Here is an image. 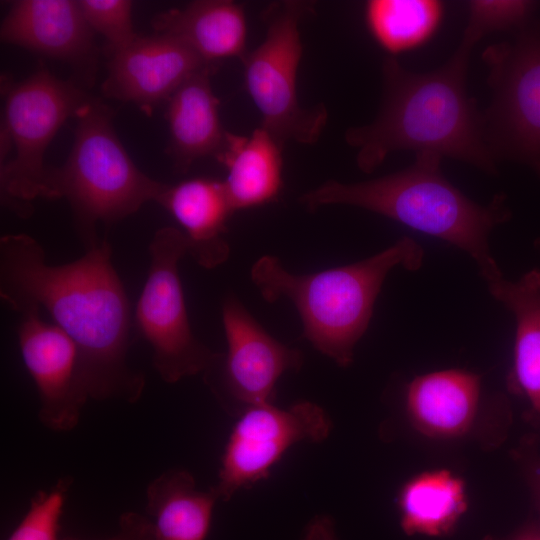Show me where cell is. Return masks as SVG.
I'll return each instance as SVG.
<instances>
[{
  "label": "cell",
  "instance_id": "6da1fadb",
  "mask_svg": "<svg viewBox=\"0 0 540 540\" xmlns=\"http://www.w3.org/2000/svg\"><path fill=\"white\" fill-rule=\"evenodd\" d=\"M102 239L77 260L51 265L24 233L0 238V298L18 314L45 309L79 350L90 399L138 401L142 373L127 360L132 315L125 288Z\"/></svg>",
  "mask_w": 540,
  "mask_h": 540
},
{
  "label": "cell",
  "instance_id": "7a4b0ae2",
  "mask_svg": "<svg viewBox=\"0 0 540 540\" xmlns=\"http://www.w3.org/2000/svg\"><path fill=\"white\" fill-rule=\"evenodd\" d=\"M472 48L461 41L447 62L423 73L406 69L396 58H385L379 113L371 123L350 127L344 135L356 150L360 170L371 173L391 153L405 150L452 158L485 173H497L482 111L467 92Z\"/></svg>",
  "mask_w": 540,
  "mask_h": 540
},
{
  "label": "cell",
  "instance_id": "3957f363",
  "mask_svg": "<svg viewBox=\"0 0 540 540\" xmlns=\"http://www.w3.org/2000/svg\"><path fill=\"white\" fill-rule=\"evenodd\" d=\"M441 162L434 154H416L403 170L356 183L329 180L299 200L311 211L348 205L388 217L458 247L475 261L487 283L495 281L503 276L489 238L511 218L506 196L496 194L487 205L474 202L444 177Z\"/></svg>",
  "mask_w": 540,
  "mask_h": 540
},
{
  "label": "cell",
  "instance_id": "277c9868",
  "mask_svg": "<svg viewBox=\"0 0 540 540\" xmlns=\"http://www.w3.org/2000/svg\"><path fill=\"white\" fill-rule=\"evenodd\" d=\"M423 256L415 240L403 237L359 262L299 275L287 271L277 257L264 255L253 264L251 279L265 301L290 300L300 315L302 336L337 365L348 367L387 274L396 266L417 270Z\"/></svg>",
  "mask_w": 540,
  "mask_h": 540
},
{
  "label": "cell",
  "instance_id": "5b68a950",
  "mask_svg": "<svg viewBox=\"0 0 540 540\" xmlns=\"http://www.w3.org/2000/svg\"><path fill=\"white\" fill-rule=\"evenodd\" d=\"M113 111L92 98L77 113L74 142L66 162L49 167L45 199L65 198L85 249L98 244V222L111 224L156 201L167 184L134 164L112 125Z\"/></svg>",
  "mask_w": 540,
  "mask_h": 540
},
{
  "label": "cell",
  "instance_id": "8992f818",
  "mask_svg": "<svg viewBox=\"0 0 540 540\" xmlns=\"http://www.w3.org/2000/svg\"><path fill=\"white\" fill-rule=\"evenodd\" d=\"M4 96L1 138L9 142L14 156L0 166L1 200L26 218L33 212V200L45 196L48 145L93 97L46 68L21 82L5 81Z\"/></svg>",
  "mask_w": 540,
  "mask_h": 540
},
{
  "label": "cell",
  "instance_id": "52a82bcc",
  "mask_svg": "<svg viewBox=\"0 0 540 540\" xmlns=\"http://www.w3.org/2000/svg\"><path fill=\"white\" fill-rule=\"evenodd\" d=\"M312 4L285 1L265 11L262 43L241 59L246 90L259 111L262 124L282 146L287 141L316 143L328 120L324 104L303 107L297 95V72L303 46L299 31Z\"/></svg>",
  "mask_w": 540,
  "mask_h": 540
},
{
  "label": "cell",
  "instance_id": "ba28073f",
  "mask_svg": "<svg viewBox=\"0 0 540 540\" xmlns=\"http://www.w3.org/2000/svg\"><path fill=\"white\" fill-rule=\"evenodd\" d=\"M482 60L492 95L482 111L488 146L497 161L524 164L540 178V18L487 46Z\"/></svg>",
  "mask_w": 540,
  "mask_h": 540
},
{
  "label": "cell",
  "instance_id": "9c48e42d",
  "mask_svg": "<svg viewBox=\"0 0 540 540\" xmlns=\"http://www.w3.org/2000/svg\"><path fill=\"white\" fill-rule=\"evenodd\" d=\"M150 265L137 301L134 322L152 349V362L161 379L174 384L204 374L219 353L194 335L179 276L178 264L187 254L182 230L158 229L148 246Z\"/></svg>",
  "mask_w": 540,
  "mask_h": 540
},
{
  "label": "cell",
  "instance_id": "30bf717a",
  "mask_svg": "<svg viewBox=\"0 0 540 540\" xmlns=\"http://www.w3.org/2000/svg\"><path fill=\"white\" fill-rule=\"evenodd\" d=\"M221 313L227 351L203 377L226 412L239 416L271 403L278 379L300 370L303 355L266 332L235 296L224 299Z\"/></svg>",
  "mask_w": 540,
  "mask_h": 540
},
{
  "label": "cell",
  "instance_id": "8fae6325",
  "mask_svg": "<svg viewBox=\"0 0 540 540\" xmlns=\"http://www.w3.org/2000/svg\"><path fill=\"white\" fill-rule=\"evenodd\" d=\"M331 421L319 405L303 401L288 408L272 403L250 407L238 416L221 458L217 483L219 500L268 478L272 467L294 444L318 443L330 434Z\"/></svg>",
  "mask_w": 540,
  "mask_h": 540
},
{
  "label": "cell",
  "instance_id": "7c38bea8",
  "mask_svg": "<svg viewBox=\"0 0 540 540\" xmlns=\"http://www.w3.org/2000/svg\"><path fill=\"white\" fill-rule=\"evenodd\" d=\"M18 344L40 399L38 418L48 429H74L90 399L78 347L58 326L44 321L40 308L19 313Z\"/></svg>",
  "mask_w": 540,
  "mask_h": 540
},
{
  "label": "cell",
  "instance_id": "4fadbf2b",
  "mask_svg": "<svg viewBox=\"0 0 540 540\" xmlns=\"http://www.w3.org/2000/svg\"><path fill=\"white\" fill-rule=\"evenodd\" d=\"M105 96L132 102L147 114L168 101L192 75L217 64L205 62L179 40L164 34L139 36L110 55Z\"/></svg>",
  "mask_w": 540,
  "mask_h": 540
},
{
  "label": "cell",
  "instance_id": "5bb4252c",
  "mask_svg": "<svg viewBox=\"0 0 540 540\" xmlns=\"http://www.w3.org/2000/svg\"><path fill=\"white\" fill-rule=\"evenodd\" d=\"M0 36L3 42L66 61L89 79L94 77V31L78 1H14L2 20Z\"/></svg>",
  "mask_w": 540,
  "mask_h": 540
},
{
  "label": "cell",
  "instance_id": "9a60e30c",
  "mask_svg": "<svg viewBox=\"0 0 540 540\" xmlns=\"http://www.w3.org/2000/svg\"><path fill=\"white\" fill-rule=\"evenodd\" d=\"M148 517L125 513L120 521L131 527L141 540H205L217 501L210 488H197L192 474L170 469L152 480L146 489Z\"/></svg>",
  "mask_w": 540,
  "mask_h": 540
},
{
  "label": "cell",
  "instance_id": "2e32d148",
  "mask_svg": "<svg viewBox=\"0 0 540 540\" xmlns=\"http://www.w3.org/2000/svg\"><path fill=\"white\" fill-rule=\"evenodd\" d=\"M481 393L478 374L448 369L415 377L407 386L405 409L420 434L438 440L469 432L476 419Z\"/></svg>",
  "mask_w": 540,
  "mask_h": 540
},
{
  "label": "cell",
  "instance_id": "e0dca14e",
  "mask_svg": "<svg viewBox=\"0 0 540 540\" xmlns=\"http://www.w3.org/2000/svg\"><path fill=\"white\" fill-rule=\"evenodd\" d=\"M157 202L184 229L187 254L199 266L213 269L227 261L226 222L234 210L223 182L193 178L167 184Z\"/></svg>",
  "mask_w": 540,
  "mask_h": 540
},
{
  "label": "cell",
  "instance_id": "ac0fdd59",
  "mask_svg": "<svg viewBox=\"0 0 540 540\" xmlns=\"http://www.w3.org/2000/svg\"><path fill=\"white\" fill-rule=\"evenodd\" d=\"M216 68L208 66L189 77L167 101L168 154L178 173H186L200 158L216 157L225 144L228 131L210 81Z\"/></svg>",
  "mask_w": 540,
  "mask_h": 540
},
{
  "label": "cell",
  "instance_id": "d6986e66",
  "mask_svg": "<svg viewBox=\"0 0 540 540\" xmlns=\"http://www.w3.org/2000/svg\"><path fill=\"white\" fill-rule=\"evenodd\" d=\"M156 33L171 36L208 63L246 52L247 20L244 8L231 0H197L154 17Z\"/></svg>",
  "mask_w": 540,
  "mask_h": 540
},
{
  "label": "cell",
  "instance_id": "ffe728a7",
  "mask_svg": "<svg viewBox=\"0 0 540 540\" xmlns=\"http://www.w3.org/2000/svg\"><path fill=\"white\" fill-rule=\"evenodd\" d=\"M282 147L261 126L248 136L227 133L215 158L227 171L223 183L234 211L277 199L282 189Z\"/></svg>",
  "mask_w": 540,
  "mask_h": 540
},
{
  "label": "cell",
  "instance_id": "44dd1931",
  "mask_svg": "<svg viewBox=\"0 0 540 540\" xmlns=\"http://www.w3.org/2000/svg\"><path fill=\"white\" fill-rule=\"evenodd\" d=\"M487 285L490 294L515 317L508 386L526 397L532 410L540 414V270H531L517 281L501 277Z\"/></svg>",
  "mask_w": 540,
  "mask_h": 540
},
{
  "label": "cell",
  "instance_id": "7402d4cb",
  "mask_svg": "<svg viewBox=\"0 0 540 540\" xmlns=\"http://www.w3.org/2000/svg\"><path fill=\"white\" fill-rule=\"evenodd\" d=\"M400 526L408 536H448L468 509L465 481L448 469L421 472L397 496Z\"/></svg>",
  "mask_w": 540,
  "mask_h": 540
},
{
  "label": "cell",
  "instance_id": "603a6c76",
  "mask_svg": "<svg viewBox=\"0 0 540 540\" xmlns=\"http://www.w3.org/2000/svg\"><path fill=\"white\" fill-rule=\"evenodd\" d=\"M445 7L438 0H370L364 20L374 41L390 57L427 44L439 30Z\"/></svg>",
  "mask_w": 540,
  "mask_h": 540
},
{
  "label": "cell",
  "instance_id": "cb8c5ba5",
  "mask_svg": "<svg viewBox=\"0 0 540 540\" xmlns=\"http://www.w3.org/2000/svg\"><path fill=\"white\" fill-rule=\"evenodd\" d=\"M537 3L528 0H472L462 40L474 45L495 32L518 31L534 18Z\"/></svg>",
  "mask_w": 540,
  "mask_h": 540
},
{
  "label": "cell",
  "instance_id": "d4e9b609",
  "mask_svg": "<svg viewBox=\"0 0 540 540\" xmlns=\"http://www.w3.org/2000/svg\"><path fill=\"white\" fill-rule=\"evenodd\" d=\"M71 485L70 478L60 479L47 491H39L8 540H58L60 519Z\"/></svg>",
  "mask_w": 540,
  "mask_h": 540
},
{
  "label": "cell",
  "instance_id": "484cf974",
  "mask_svg": "<svg viewBox=\"0 0 540 540\" xmlns=\"http://www.w3.org/2000/svg\"><path fill=\"white\" fill-rule=\"evenodd\" d=\"M78 4L93 31L106 39L107 55L123 49L138 37L133 28L131 1L79 0Z\"/></svg>",
  "mask_w": 540,
  "mask_h": 540
},
{
  "label": "cell",
  "instance_id": "4316f807",
  "mask_svg": "<svg viewBox=\"0 0 540 540\" xmlns=\"http://www.w3.org/2000/svg\"><path fill=\"white\" fill-rule=\"evenodd\" d=\"M301 540H338L333 519L326 514L316 515L304 527Z\"/></svg>",
  "mask_w": 540,
  "mask_h": 540
},
{
  "label": "cell",
  "instance_id": "83f0119b",
  "mask_svg": "<svg viewBox=\"0 0 540 540\" xmlns=\"http://www.w3.org/2000/svg\"><path fill=\"white\" fill-rule=\"evenodd\" d=\"M484 540H540V522L528 523L505 539L487 536Z\"/></svg>",
  "mask_w": 540,
  "mask_h": 540
},
{
  "label": "cell",
  "instance_id": "f1b7e54d",
  "mask_svg": "<svg viewBox=\"0 0 540 540\" xmlns=\"http://www.w3.org/2000/svg\"><path fill=\"white\" fill-rule=\"evenodd\" d=\"M529 482L534 494L536 507L540 513V461L535 462L530 467Z\"/></svg>",
  "mask_w": 540,
  "mask_h": 540
},
{
  "label": "cell",
  "instance_id": "f546056e",
  "mask_svg": "<svg viewBox=\"0 0 540 540\" xmlns=\"http://www.w3.org/2000/svg\"><path fill=\"white\" fill-rule=\"evenodd\" d=\"M121 525V531L116 536H113L106 540H141V538L137 535V533L128 527L126 524H123L120 522ZM65 540H74V539H65Z\"/></svg>",
  "mask_w": 540,
  "mask_h": 540
}]
</instances>
